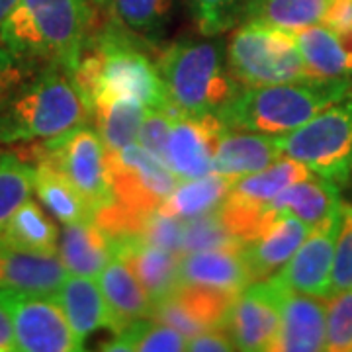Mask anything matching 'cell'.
I'll return each instance as SVG.
<instances>
[{"label":"cell","mask_w":352,"mask_h":352,"mask_svg":"<svg viewBox=\"0 0 352 352\" xmlns=\"http://www.w3.org/2000/svg\"><path fill=\"white\" fill-rule=\"evenodd\" d=\"M327 344L325 351L352 352V288L325 298Z\"/></svg>","instance_id":"obj_35"},{"label":"cell","mask_w":352,"mask_h":352,"mask_svg":"<svg viewBox=\"0 0 352 352\" xmlns=\"http://www.w3.org/2000/svg\"><path fill=\"white\" fill-rule=\"evenodd\" d=\"M176 116L178 112H175L173 108H153L147 110L143 126L139 129V145L153 153L155 157H159L161 161H164L166 157V141Z\"/></svg>","instance_id":"obj_38"},{"label":"cell","mask_w":352,"mask_h":352,"mask_svg":"<svg viewBox=\"0 0 352 352\" xmlns=\"http://www.w3.org/2000/svg\"><path fill=\"white\" fill-rule=\"evenodd\" d=\"M0 247L38 254H57L59 229L38 201L28 198L0 231Z\"/></svg>","instance_id":"obj_25"},{"label":"cell","mask_w":352,"mask_h":352,"mask_svg":"<svg viewBox=\"0 0 352 352\" xmlns=\"http://www.w3.org/2000/svg\"><path fill=\"white\" fill-rule=\"evenodd\" d=\"M243 245L223 223L219 208L208 214L196 215L182 221V247L180 252L208 251V249H223Z\"/></svg>","instance_id":"obj_33"},{"label":"cell","mask_w":352,"mask_h":352,"mask_svg":"<svg viewBox=\"0 0 352 352\" xmlns=\"http://www.w3.org/2000/svg\"><path fill=\"white\" fill-rule=\"evenodd\" d=\"M88 2H92L94 6H100V8H106V6H108V0H88Z\"/></svg>","instance_id":"obj_44"},{"label":"cell","mask_w":352,"mask_h":352,"mask_svg":"<svg viewBox=\"0 0 352 352\" xmlns=\"http://www.w3.org/2000/svg\"><path fill=\"white\" fill-rule=\"evenodd\" d=\"M147 106L135 98H102L94 104L92 118L106 151L133 145L147 116Z\"/></svg>","instance_id":"obj_28"},{"label":"cell","mask_w":352,"mask_h":352,"mask_svg":"<svg viewBox=\"0 0 352 352\" xmlns=\"http://www.w3.org/2000/svg\"><path fill=\"white\" fill-rule=\"evenodd\" d=\"M110 16L145 43H155L173 18L175 0H108Z\"/></svg>","instance_id":"obj_29"},{"label":"cell","mask_w":352,"mask_h":352,"mask_svg":"<svg viewBox=\"0 0 352 352\" xmlns=\"http://www.w3.org/2000/svg\"><path fill=\"white\" fill-rule=\"evenodd\" d=\"M57 256L69 274L98 278L116 256V245L110 233L94 219L67 223L59 235Z\"/></svg>","instance_id":"obj_21"},{"label":"cell","mask_w":352,"mask_h":352,"mask_svg":"<svg viewBox=\"0 0 352 352\" xmlns=\"http://www.w3.org/2000/svg\"><path fill=\"white\" fill-rule=\"evenodd\" d=\"M16 351L14 317L10 307V292L0 288V352Z\"/></svg>","instance_id":"obj_41"},{"label":"cell","mask_w":352,"mask_h":352,"mask_svg":"<svg viewBox=\"0 0 352 352\" xmlns=\"http://www.w3.org/2000/svg\"><path fill=\"white\" fill-rule=\"evenodd\" d=\"M340 210L325 221L311 227L300 249L292 254L270 280L286 292H298L317 298L331 296V274L335 261V243L339 233Z\"/></svg>","instance_id":"obj_11"},{"label":"cell","mask_w":352,"mask_h":352,"mask_svg":"<svg viewBox=\"0 0 352 352\" xmlns=\"http://www.w3.org/2000/svg\"><path fill=\"white\" fill-rule=\"evenodd\" d=\"M92 108L73 73L57 65L36 69L0 104V145L47 141L87 126Z\"/></svg>","instance_id":"obj_2"},{"label":"cell","mask_w":352,"mask_h":352,"mask_svg":"<svg viewBox=\"0 0 352 352\" xmlns=\"http://www.w3.org/2000/svg\"><path fill=\"white\" fill-rule=\"evenodd\" d=\"M16 2H18V0H0V28L4 24V20L8 18V14L12 12Z\"/></svg>","instance_id":"obj_43"},{"label":"cell","mask_w":352,"mask_h":352,"mask_svg":"<svg viewBox=\"0 0 352 352\" xmlns=\"http://www.w3.org/2000/svg\"><path fill=\"white\" fill-rule=\"evenodd\" d=\"M251 0H190L192 18L204 36H217L243 22Z\"/></svg>","instance_id":"obj_34"},{"label":"cell","mask_w":352,"mask_h":352,"mask_svg":"<svg viewBox=\"0 0 352 352\" xmlns=\"http://www.w3.org/2000/svg\"><path fill=\"white\" fill-rule=\"evenodd\" d=\"M34 190L41 204L63 226L94 219V212L67 176L47 161L34 166Z\"/></svg>","instance_id":"obj_26"},{"label":"cell","mask_w":352,"mask_h":352,"mask_svg":"<svg viewBox=\"0 0 352 352\" xmlns=\"http://www.w3.org/2000/svg\"><path fill=\"white\" fill-rule=\"evenodd\" d=\"M36 69L32 63L16 57L0 45V104L6 100L18 85H22Z\"/></svg>","instance_id":"obj_39"},{"label":"cell","mask_w":352,"mask_h":352,"mask_svg":"<svg viewBox=\"0 0 352 352\" xmlns=\"http://www.w3.org/2000/svg\"><path fill=\"white\" fill-rule=\"evenodd\" d=\"M10 292L16 351L75 352L85 351L55 296Z\"/></svg>","instance_id":"obj_9"},{"label":"cell","mask_w":352,"mask_h":352,"mask_svg":"<svg viewBox=\"0 0 352 352\" xmlns=\"http://www.w3.org/2000/svg\"><path fill=\"white\" fill-rule=\"evenodd\" d=\"M325 298L286 292L272 352H317L325 351Z\"/></svg>","instance_id":"obj_14"},{"label":"cell","mask_w":352,"mask_h":352,"mask_svg":"<svg viewBox=\"0 0 352 352\" xmlns=\"http://www.w3.org/2000/svg\"><path fill=\"white\" fill-rule=\"evenodd\" d=\"M192 352H231L235 351V344L229 337L226 327L210 329L200 335L188 339V349Z\"/></svg>","instance_id":"obj_40"},{"label":"cell","mask_w":352,"mask_h":352,"mask_svg":"<svg viewBox=\"0 0 352 352\" xmlns=\"http://www.w3.org/2000/svg\"><path fill=\"white\" fill-rule=\"evenodd\" d=\"M352 92V78H305L243 87L217 112L229 129L282 135Z\"/></svg>","instance_id":"obj_3"},{"label":"cell","mask_w":352,"mask_h":352,"mask_svg":"<svg viewBox=\"0 0 352 352\" xmlns=\"http://www.w3.org/2000/svg\"><path fill=\"white\" fill-rule=\"evenodd\" d=\"M34 159L59 168L88 201L92 212H100L116 201L108 168V155L100 133L87 126L75 127L55 139L41 141Z\"/></svg>","instance_id":"obj_7"},{"label":"cell","mask_w":352,"mask_h":352,"mask_svg":"<svg viewBox=\"0 0 352 352\" xmlns=\"http://www.w3.org/2000/svg\"><path fill=\"white\" fill-rule=\"evenodd\" d=\"M102 351L110 352H180L188 349V339L170 325L155 319H138L113 333Z\"/></svg>","instance_id":"obj_31"},{"label":"cell","mask_w":352,"mask_h":352,"mask_svg":"<svg viewBox=\"0 0 352 352\" xmlns=\"http://www.w3.org/2000/svg\"><path fill=\"white\" fill-rule=\"evenodd\" d=\"M113 317V333L131 321L151 319L153 302L131 268L120 256H113L96 278Z\"/></svg>","instance_id":"obj_24"},{"label":"cell","mask_w":352,"mask_h":352,"mask_svg":"<svg viewBox=\"0 0 352 352\" xmlns=\"http://www.w3.org/2000/svg\"><path fill=\"white\" fill-rule=\"evenodd\" d=\"M352 288V204L340 206V223L335 243L331 294Z\"/></svg>","instance_id":"obj_36"},{"label":"cell","mask_w":352,"mask_h":352,"mask_svg":"<svg viewBox=\"0 0 352 352\" xmlns=\"http://www.w3.org/2000/svg\"><path fill=\"white\" fill-rule=\"evenodd\" d=\"M133 239L145 241L149 245L161 247V249H166V251L180 252V247H182V221L173 217V215L163 214L161 210H155V212L147 215L139 235L133 237Z\"/></svg>","instance_id":"obj_37"},{"label":"cell","mask_w":352,"mask_h":352,"mask_svg":"<svg viewBox=\"0 0 352 352\" xmlns=\"http://www.w3.org/2000/svg\"><path fill=\"white\" fill-rule=\"evenodd\" d=\"M226 63L243 87H264L311 78L292 32L261 22H241L227 41Z\"/></svg>","instance_id":"obj_5"},{"label":"cell","mask_w":352,"mask_h":352,"mask_svg":"<svg viewBox=\"0 0 352 352\" xmlns=\"http://www.w3.org/2000/svg\"><path fill=\"white\" fill-rule=\"evenodd\" d=\"M276 141L284 157L346 186L352 180V92Z\"/></svg>","instance_id":"obj_6"},{"label":"cell","mask_w":352,"mask_h":352,"mask_svg":"<svg viewBox=\"0 0 352 352\" xmlns=\"http://www.w3.org/2000/svg\"><path fill=\"white\" fill-rule=\"evenodd\" d=\"M227 131L229 127L217 113H178L166 141L164 163L178 176V180L212 175L215 149Z\"/></svg>","instance_id":"obj_12"},{"label":"cell","mask_w":352,"mask_h":352,"mask_svg":"<svg viewBox=\"0 0 352 352\" xmlns=\"http://www.w3.org/2000/svg\"><path fill=\"white\" fill-rule=\"evenodd\" d=\"M311 227L294 215H280L258 237L243 243V256L247 261L252 282H264L274 276L300 249Z\"/></svg>","instance_id":"obj_18"},{"label":"cell","mask_w":352,"mask_h":352,"mask_svg":"<svg viewBox=\"0 0 352 352\" xmlns=\"http://www.w3.org/2000/svg\"><path fill=\"white\" fill-rule=\"evenodd\" d=\"M321 22L335 30H352V0H329Z\"/></svg>","instance_id":"obj_42"},{"label":"cell","mask_w":352,"mask_h":352,"mask_svg":"<svg viewBox=\"0 0 352 352\" xmlns=\"http://www.w3.org/2000/svg\"><path fill=\"white\" fill-rule=\"evenodd\" d=\"M340 206L339 184L314 173L276 194L264 206V215L268 221H276L280 215H294L309 227H315L329 215L337 214Z\"/></svg>","instance_id":"obj_16"},{"label":"cell","mask_w":352,"mask_h":352,"mask_svg":"<svg viewBox=\"0 0 352 352\" xmlns=\"http://www.w3.org/2000/svg\"><path fill=\"white\" fill-rule=\"evenodd\" d=\"M280 157L284 155L278 147L276 135L229 129L215 149L212 168L217 175L241 178L264 170Z\"/></svg>","instance_id":"obj_22"},{"label":"cell","mask_w":352,"mask_h":352,"mask_svg":"<svg viewBox=\"0 0 352 352\" xmlns=\"http://www.w3.org/2000/svg\"><path fill=\"white\" fill-rule=\"evenodd\" d=\"M69 276L57 254L14 251L0 247V288L55 296Z\"/></svg>","instance_id":"obj_20"},{"label":"cell","mask_w":352,"mask_h":352,"mask_svg":"<svg viewBox=\"0 0 352 352\" xmlns=\"http://www.w3.org/2000/svg\"><path fill=\"white\" fill-rule=\"evenodd\" d=\"M116 256L131 268L141 286L149 294L153 305L168 298L180 286V254L149 245L145 241L124 237L113 239Z\"/></svg>","instance_id":"obj_17"},{"label":"cell","mask_w":352,"mask_h":352,"mask_svg":"<svg viewBox=\"0 0 352 352\" xmlns=\"http://www.w3.org/2000/svg\"><path fill=\"white\" fill-rule=\"evenodd\" d=\"M116 201L127 210L155 212L180 182L168 164L141 145L106 151Z\"/></svg>","instance_id":"obj_8"},{"label":"cell","mask_w":352,"mask_h":352,"mask_svg":"<svg viewBox=\"0 0 352 352\" xmlns=\"http://www.w3.org/2000/svg\"><path fill=\"white\" fill-rule=\"evenodd\" d=\"M284 296L286 289L270 278L252 282L235 296L226 321V331L235 344V351L272 352Z\"/></svg>","instance_id":"obj_10"},{"label":"cell","mask_w":352,"mask_h":352,"mask_svg":"<svg viewBox=\"0 0 352 352\" xmlns=\"http://www.w3.org/2000/svg\"><path fill=\"white\" fill-rule=\"evenodd\" d=\"M235 180L237 178H229L217 173L201 178H192V180H180L176 188L159 206V210L182 221L214 212L223 204Z\"/></svg>","instance_id":"obj_27"},{"label":"cell","mask_w":352,"mask_h":352,"mask_svg":"<svg viewBox=\"0 0 352 352\" xmlns=\"http://www.w3.org/2000/svg\"><path fill=\"white\" fill-rule=\"evenodd\" d=\"M157 69L170 108L186 116L217 113L241 88L221 45L212 41L178 39L161 53Z\"/></svg>","instance_id":"obj_4"},{"label":"cell","mask_w":352,"mask_h":352,"mask_svg":"<svg viewBox=\"0 0 352 352\" xmlns=\"http://www.w3.org/2000/svg\"><path fill=\"white\" fill-rule=\"evenodd\" d=\"M235 296L214 288L180 284L168 298L153 305L151 319L170 325L186 339H192L204 331L226 327Z\"/></svg>","instance_id":"obj_13"},{"label":"cell","mask_w":352,"mask_h":352,"mask_svg":"<svg viewBox=\"0 0 352 352\" xmlns=\"http://www.w3.org/2000/svg\"><path fill=\"white\" fill-rule=\"evenodd\" d=\"M294 36L311 78H352V30L319 22Z\"/></svg>","instance_id":"obj_19"},{"label":"cell","mask_w":352,"mask_h":352,"mask_svg":"<svg viewBox=\"0 0 352 352\" xmlns=\"http://www.w3.org/2000/svg\"><path fill=\"white\" fill-rule=\"evenodd\" d=\"M88 0H18L0 28V45L34 67L75 73L90 38Z\"/></svg>","instance_id":"obj_1"},{"label":"cell","mask_w":352,"mask_h":352,"mask_svg":"<svg viewBox=\"0 0 352 352\" xmlns=\"http://www.w3.org/2000/svg\"><path fill=\"white\" fill-rule=\"evenodd\" d=\"M34 190V166L12 153H0V231Z\"/></svg>","instance_id":"obj_32"},{"label":"cell","mask_w":352,"mask_h":352,"mask_svg":"<svg viewBox=\"0 0 352 352\" xmlns=\"http://www.w3.org/2000/svg\"><path fill=\"white\" fill-rule=\"evenodd\" d=\"M180 284L239 294L252 284L243 245L180 254Z\"/></svg>","instance_id":"obj_15"},{"label":"cell","mask_w":352,"mask_h":352,"mask_svg":"<svg viewBox=\"0 0 352 352\" xmlns=\"http://www.w3.org/2000/svg\"><path fill=\"white\" fill-rule=\"evenodd\" d=\"M329 0H251L243 22L252 20L284 32H300L319 24L327 10Z\"/></svg>","instance_id":"obj_30"},{"label":"cell","mask_w":352,"mask_h":352,"mask_svg":"<svg viewBox=\"0 0 352 352\" xmlns=\"http://www.w3.org/2000/svg\"><path fill=\"white\" fill-rule=\"evenodd\" d=\"M55 298L61 303L76 340L82 346L92 333L100 329L113 331L112 311L94 278L69 274Z\"/></svg>","instance_id":"obj_23"}]
</instances>
